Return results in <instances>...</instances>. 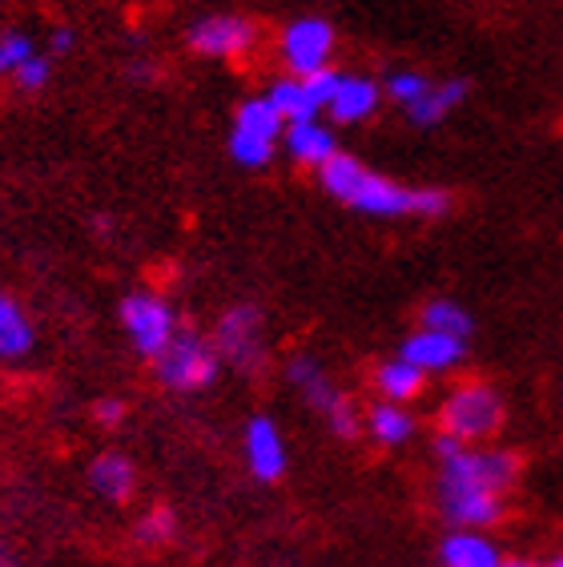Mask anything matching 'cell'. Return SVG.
Returning <instances> with one entry per match:
<instances>
[{
    "label": "cell",
    "instance_id": "obj_28",
    "mask_svg": "<svg viewBox=\"0 0 563 567\" xmlns=\"http://www.w3.org/2000/svg\"><path fill=\"white\" fill-rule=\"evenodd\" d=\"M338 81H342V73H335L330 65L318 69V73H310V76H303L306 93H310V97L318 101V110H326V105H330V97H335Z\"/></svg>",
    "mask_w": 563,
    "mask_h": 567
},
{
    "label": "cell",
    "instance_id": "obj_1",
    "mask_svg": "<svg viewBox=\"0 0 563 567\" xmlns=\"http://www.w3.org/2000/svg\"><path fill=\"white\" fill-rule=\"evenodd\" d=\"M439 480L434 503L451 527L488 532L508 515V499L523 475V458L508 447H467L451 435H434Z\"/></svg>",
    "mask_w": 563,
    "mask_h": 567
},
{
    "label": "cell",
    "instance_id": "obj_18",
    "mask_svg": "<svg viewBox=\"0 0 563 567\" xmlns=\"http://www.w3.org/2000/svg\"><path fill=\"white\" fill-rule=\"evenodd\" d=\"M414 431H419V423H414L411 406L379 399V403L367 411V435L375 439L379 447H402V443L414 439Z\"/></svg>",
    "mask_w": 563,
    "mask_h": 567
},
{
    "label": "cell",
    "instance_id": "obj_17",
    "mask_svg": "<svg viewBox=\"0 0 563 567\" xmlns=\"http://www.w3.org/2000/svg\"><path fill=\"white\" fill-rule=\"evenodd\" d=\"M427 379H431V374H422L414 362L395 354V359H387L379 371H375V391H379V399H387V403L411 406L422 394V386H427Z\"/></svg>",
    "mask_w": 563,
    "mask_h": 567
},
{
    "label": "cell",
    "instance_id": "obj_3",
    "mask_svg": "<svg viewBox=\"0 0 563 567\" xmlns=\"http://www.w3.org/2000/svg\"><path fill=\"white\" fill-rule=\"evenodd\" d=\"M439 435H451L467 447H483L508 423V403L488 379H463L439 403Z\"/></svg>",
    "mask_w": 563,
    "mask_h": 567
},
{
    "label": "cell",
    "instance_id": "obj_10",
    "mask_svg": "<svg viewBox=\"0 0 563 567\" xmlns=\"http://www.w3.org/2000/svg\"><path fill=\"white\" fill-rule=\"evenodd\" d=\"M242 443H246V467L254 480H262V483L282 480V471H286L290 458H286V439H282L274 419H266V415L249 419Z\"/></svg>",
    "mask_w": 563,
    "mask_h": 567
},
{
    "label": "cell",
    "instance_id": "obj_16",
    "mask_svg": "<svg viewBox=\"0 0 563 567\" xmlns=\"http://www.w3.org/2000/svg\"><path fill=\"white\" fill-rule=\"evenodd\" d=\"M286 153L306 169H323L338 153V142L323 121H294V125H286Z\"/></svg>",
    "mask_w": 563,
    "mask_h": 567
},
{
    "label": "cell",
    "instance_id": "obj_24",
    "mask_svg": "<svg viewBox=\"0 0 563 567\" xmlns=\"http://www.w3.org/2000/svg\"><path fill=\"white\" fill-rule=\"evenodd\" d=\"M177 535V515L170 512V507H153V512H145L137 519V527H133V539L145 547H165L174 544Z\"/></svg>",
    "mask_w": 563,
    "mask_h": 567
},
{
    "label": "cell",
    "instance_id": "obj_11",
    "mask_svg": "<svg viewBox=\"0 0 563 567\" xmlns=\"http://www.w3.org/2000/svg\"><path fill=\"white\" fill-rule=\"evenodd\" d=\"M382 97H387V93H382L379 81L358 76V73H342V81H338L335 97H330L326 113H330L338 125H358V121H367V117L379 113Z\"/></svg>",
    "mask_w": 563,
    "mask_h": 567
},
{
    "label": "cell",
    "instance_id": "obj_23",
    "mask_svg": "<svg viewBox=\"0 0 563 567\" xmlns=\"http://www.w3.org/2000/svg\"><path fill=\"white\" fill-rule=\"evenodd\" d=\"M274 137H262V133H249V130H238L229 133V153H234V162L238 165H249V169H262V165H270L274 157Z\"/></svg>",
    "mask_w": 563,
    "mask_h": 567
},
{
    "label": "cell",
    "instance_id": "obj_34",
    "mask_svg": "<svg viewBox=\"0 0 563 567\" xmlns=\"http://www.w3.org/2000/svg\"><path fill=\"white\" fill-rule=\"evenodd\" d=\"M499 567H503V564H499Z\"/></svg>",
    "mask_w": 563,
    "mask_h": 567
},
{
    "label": "cell",
    "instance_id": "obj_14",
    "mask_svg": "<svg viewBox=\"0 0 563 567\" xmlns=\"http://www.w3.org/2000/svg\"><path fill=\"white\" fill-rule=\"evenodd\" d=\"M89 487L109 503H130L137 492V467L121 451H105L89 463Z\"/></svg>",
    "mask_w": 563,
    "mask_h": 567
},
{
    "label": "cell",
    "instance_id": "obj_19",
    "mask_svg": "<svg viewBox=\"0 0 563 567\" xmlns=\"http://www.w3.org/2000/svg\"><path fill=\"white\" fill-rule=\"evenodd\" d=\"M33 350V322L17 298L0 295V359H24Z\"/></svg>",
    "mask_w": 563,
    "mask_h": 567
},
{
    "label": "cell",
    "instance_id": "obj_29",
    "mask_svg": "<svg viewBox=\"0 0 563 567\" xmlns=\"http://www.w3.org/2000/svg\"><path fill=\"white\" fill-rule=\"evenodd\" d=\"M93 415H98L101 426H121L125 423V403H121V399H101V403L93 406Z\"/></svg>",
    "mask_w": 563,
    "mask_h": 567
},
{
    "label": "cell",
    "instance_id": "obj_7",
    "mask_svg": "<svg viewBox=\"0 0 563 567\" xmlns=\"http://www.w3.org/2000/svg\"><path fill=\"white\" fill-rule=\"evenodd\" d=\"M330 53H335V24L323 17H303L282 33V61L290 76H310L326 69Z\"/></svg>",
    "mask_w": 563,
    "mask_h": 567
},
{
    "label": "cell",
    "instance_id": "obj_2",
    "mask_svg": "<svg viewBox=\"0 0 563 567\" xmlns=\"http://www.w3.org/2000/svg\"><path fill=\"white\" fill-rule=\"evenodd\" d=\"M318 182L330 197H338L342 206L367 214V218H419L434 221L451 214V194L439 186H407L387 174H375L370 165L338 150L330 162L318 169Z\"/></svg>",
    "mask_w": 563,
    "mask_h": 567
},
{
    "label": "cell",
    "instance_id": "obj_25",
    "mask_svg": "<svg viewBox=\"0 0 563 567\" xmlns=\"http://www.w3.org/2000/svg\"><path fill=\"white\" fill-rule=\"evenodd\" d=\"M431 89V76L419 73V69H395V73H387V81H382V93H387L399 110H407V105H414V101L422 97Z\"/></svg>",
    "mask_w": 563,
    "mask_h": 567
},
{
    "label": "cell",
    "instance_id": "obj_13",
    "mask_svg": "<svg viewBox=\"0 0 563 567\" xmlns=\"http://www.w3.org/2000/svg\"><path fill=\"white\" fill-rule=\"evenodd\" d=\"M463 101H467V81L463 76H447V81H431V89H427L414 105H407L402 113H407V121L419 125V130H434V125H443Z\"/></svg>",
    "mask_w": 563,
    "mask_h": 567
},
{
    "label": "cell",
    "instance_id": "obj_8",
    "mask_svg": "<svg viewBox=\"0 0 563 567\" xmlns=\"http://www.w3.org/2000/svg\"><path fill=\"white\" fill-rule=\"evenodd\" d=\"M258 44V24L234 12H217V17H202L190 29V49L202 56H242Z\"/></svg>",
    "mask_w": 563,
    "mask_h": 567
},
{
    "label": "cell",
    "instance_id": "obj_6",
    "mask_svg": "<svg viewBox=\"0 0 563 567\" xmlns=\"http://www.w3.org/2000/svg\"><path fill=\"white\" fill-rule=\"evenodd\" d=\"M214 347L226 367L242 374H258L266 367V327L254 306H234L226 318L217 322Z\"/></svg>",
    "mask_w": 563,
    "mask_h": 567
},
{
    "label": "cell",
    "instance_id": "obj_4",
    "mask_svg": "<svg viewBox=\"0 0 563 567\" xmlns=\"http://www.w3.org/2000/svg\"><path fill=\"white\" fill-rule=\"evenodd\" d=\"M217 371H222V354L197 330H177L174 342L153 359V374L170 391H206L209 382H217Z\"/></svg>",
    "mask_w": 563,
    "mask_h": 567
},
{
    "label": "cell",
    "instance_id": "obj_26",
    "mask_svg": "<svg viewBox=\"0 0 563 567\" xmlns=\"http://www.w3.org/2000/svg\"><path fill=\"white\" fill-rule=\"evenodd\" d=\"M37 56V44L24 33H0V76H12L17 69Z\"/></svg>",
    "mask_w": 563,
    "mask_h": 567
},
{
    "label": "cell",
    "instance_id": "obj_20",
    "mask_svg": "<svg viewBox=\"0 0 563 567\" xmlns=\"http://www.w3.org/2000/svg\"><path fill=\"white\" fill-rule=\"evenodd\" d=\"M266 97L278 105V113L286 117V125H294V121H318V101L306 93L303 76H278L270 85V93Z\"/></svg>",
    "mask_w": 563,
    "mask_h": 567
},
{
    "label": "cell",
    "instance_id": "obj_31",
    "mask_svg": "<svg viewBox=\"0 0 563 567\" xmlns=\"http://www.w3.org/2000/svg\"><path fill=\"white\" fill-rule=\"evenodd\" d=\"M503 567H540V564H531V559H503Z\"/></svg>",
    "mask_w": 563,
    "mask_h": 567
},
{
    "label": "cell",
    "instance_id": "obj_32",
    "mask_svg": "<svg viewBox=\"0 0 563 567\" xmlns=\"http://www.w3.org/2000/svg\"><path fill=\"white\" fill-rule=\"evenodd\" d=\"M543 567H563V556H555L552 564H543Z\"/></svg>",
    "mask_w": 563,
    "mask_h": 567
},
{
    "label": "cell",
    "instance_id": "obj_12",
    "mask_svg": "<svg viewBox=\"0 0 563 567\" xmlns=\"http://www.w3.org/2000/svg\"><path fill=\"white\" fill-rule=\"evenodd\" d=\"M439 564L443 567H499L495 539L488 532H471V527H451L447 539L439 544Z\"/></svg>",
    "mask_w": 563,
    "mask_h": 567
},
{
    "label": "cell",
    "instance_id": "obj_9",
    "mask_svg": "<svg viewBox=\"0 0 563 567\" xmlns=\"http://www.w3.org/2000/svg\"><path fill=\"white\" fill-rule=\"evenodd\" d=\"M399 354L407 362H414L422 374H451L467 362V339L443 334V330H431V327H419L414 334L402 339Z\"/></svg>",
    "mask_w": 563,
    "mask_h": 567
},
{
    "label": "cell",
    "instance_id": "obj_15",
    "mask_svg": "<svg viewBox=\"0 0 563 567\" xmlns=\"http://www.w3.org/2000/svg\"><path fill=\"white\" fill-rule=\"evenodd\" d=\"M286 374H290V382L298 386V394H303L306 403L315 406L318 415H330L342 399H347V391L342 386H335V379L323 371V362L306 359V354H298V359H290V367H286Z\"/></svg>",
    "mask_w": 563,
    "mask_h": 567
},
{
    "label": "cell",
    "instance_id": "obj_27",
    "mask_svg": "<svg viewBox=\"0 0 563 567\" xmlns=\"http://www.w3.org/2000/svg\"><path fill=\"white\" fill-rule=\"evenodd\" d=\"M49 76H53V65H49V56H29L17 73L9 76L12 85H17V93H41L44 85H49Z\"/></svg>",
    "mask_w": 563,
    "mask_h": 567
},
{
    "label": "cell",
    "instance_id": "obj_30",
    "mask_svg": "<svg viewBox=\"0 0 563 567\" xmlns=\"http://www.w3.org/2000/svg\"><path fill=\"white\" fill-rule=\"evenodd\" d=\"M49 44H53V53H69V49H73V33H69V29H57Z\"/></svg>",
    "mask_w": 563,
    "mask_h": 567
},
{
    "label": "cell",
    "instance_id": "obj_5",
    "mask_svg": "<svg viewBox=\"0 0 563 567\" xmlns=\"http://www.w3.org/2000/svg\"><path fill=\"white\" fill-rule=\"evenodd\" d=\"M121 327H125V334L133 339V347H137V354H145V359H157L170 342H174V334L182 327H177V315L174 306L165 302L162 295H150V290H133V295L121 298Z\"/></svg>",
    "mask_w": 563,
    "mask_h": 567
},
{
    "label": "cell",
    "instance_id": "obj_22",
    "mask_svg": "<svg viewBox=\"0 0 563 567\" xmlns=\"http://www.w3.org/2000/svg\"><path fill=\"white\" fill-rule=\"evenodd\" d=\"M238 130H249V133H262V137H274L278 142L282 133H286V117L278 113L270 97H249L238 105V117H234Z\"/></svg>",
    "mask_w": 563,
    "mask_h": 567
},
{
    "label": "cell",
    "instance_id": "obj_33",
    "mask_svg": "<svg viewBox=\"0 0 563 567\" xmlns=\"http://www.w3.org/2000/svg\"><path fill=\"white\" fill-rule=\"evenodd\" d=\"M0 567H21V564H12V559H4V556H0Z\"/></svg>",
    "mask_w": 563,
    "mask_h": 567
},
{
    "label": "cell",
    "instance_id": "obj_21",
    "mask_svg": "<svg viewBox=\"0 0 563 567\" xmlns=\"http://www.w3.org/2000/svg\"><path fill=\"white\" fill-rule=\"evenodd\" d=\"M419 327H431V330H443V334L471 339L475 318H471V310H467L463 302H455V298H431V302L419 310Z\"/></svg>",
    "mask_w": 563,
    "mask_h": 567
}]
</instances>
